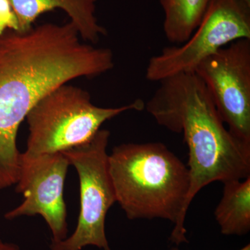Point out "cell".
<instances>
[{
  "mask_svg": "<svg viewBox=\"0 0 250 250\" xmlns=\"http://www.w3.org/2000/svg\"><path fill=\"white\" fill-rule=\"evenodd\" d=\"M73 22L47 23L0 36V190L16 185L21 168L18 131L31 108L60 85L114 67L111 49L81 42Z\"/></svg>",
  "mask_w": 250,
  "mask_h": 250,
  "instance_id": "1",
  "label": "cell"
},
{
  "mask_svg": "<svg viewBox=\"0 0 250 250\" xmlns=\"http://www.w3.org/2000/svg\"><path fill=\"white\" fill-rule=\"evenodd\" d=\"M145 108L156 123L184 135L188 147V203L203 188L250 177V143L225 128L213 97L195 72L161 81Z\"/></svg>",
  "mask_w": 250,
  "mask_h": 250,
  "instance_id": "2",
  "label": "cell"
},
{
  "mask_svg": "<svg viewBox=\"0 0 250 250\" xmlns=\"http://www.w3.org/2000/svg\"><path fill=\"white\" fill-rule=\"evenodd\" d=\"M116 202L129 220L174 224L170 241L188 243L184 223L190 187L188 167L161 143H125L108 155Z\"/></svg>",
  "mask_w": 250,
  "mask_h": 250,
  "instance_id": "3",
  "label": "cell"
},
{
  "mask_svg": "<svg viewBox=\"0 0 250 250\" xmlns=\"http://www.w3.org/2000/svg\"><path fill=\"white\" fill-rule=\"evenodd\" d=\"M144 108L142 100L121 107H99L91 103L85 90L60 85L39 100L26 117L29 134L22 156L34 158L84 144L105 122L124 112Z\"/></svg>",
  "mask_w": 250,
  "mask_h": 250,
  "instance_id": "4",
  "label": "cell"
},
{
  "mask_svg": "<svg viewBox=\"0 0 250 250\" xmlns=\"http://www.w3.org/2000/svg\"><path fill=\"white\" fill-rule=\"evenodd\" d=\"M109 137V131L100 129L88 142L62 151L79 175L81 208L75 231L63 241H51V250H82L90 246L111 250L105 220L116 196L106 152Z\"/></svg>",
  "mask_w": 250,
  "mask_h": 250,
  "instance_id": "5",
  "label": "cell"
},
{
  "mask_svg": "<svg viewBox=\"0 0 250 250\" xmlns=\"http://www.w3.org/2000/svg\"><path fill=\"white\" fill-rule=\"evenodd\" d=\"M245 39H250V5L243 0H211L188 40L166 47L151 57L146 79L159 82L178 74L194 72L200 62L220 49Z\"/></svg>",
  "mask_w": 250,
  "mask_h": 250,
  "instance_id": "6",
  "label": "cell"
},
{
  "mask_svg": "<svg viewBox=\"0 0 250 250\" xmlns=\"http://www.w3.org/2000/svg\"><path fill=\"white\" fill-rule=\"evenodd\" d=\"M194 72L209 90L230 132L250 143V39L225 46Z\"/></svg>",
  "mask_w": 250,
  "mask_h": 250,
  "instance_id": "7",
  "label": "cell"
},
{
  "mask_svg": "<svg viewBox=\"0 0 250 250\" xmlns=\"http://www.w3.org/2000/svg\"><path fill=\"white\" fill-rule=\"evenodd\" d=\"M70 166L62 152L42 154L34 158L21 156V174L16 191L24 200L4 215L6 220L40 215L48 225L52 241L67 237L66 205L63 198L64 184Z\"/></svg>",
  "mask_w": 250,
  "mask_h": 250,
  "instance_id": "8",
  "label": "cell"
},
{
  "mask_svg": "<svg viewBox=\"0 0 250 250\" xmlns=\"http://www.w3.org/2000/svg\"><path fill=\"white\" fill-rule=\"evenodd\" d=\"M19 23V33L30 30L41 14L56 9L63 10L76 26L80 37L97 43L106 30L95 17L98 0H9Z\"/></svg>",
  "mask_w": 250,
  "mask_h": 250,
  "instance_id": "9",
  "label": "cell"
},
{
  "mask_svg": "<svg viewBox=\"0 0 250 250\" xmlns=\"http://www.w3.org/2000/svg\"><path fill=\"white\" fill-rule=\"evenodd\" d=\"M224 184L215 220L225 236H243L250 230V177Z\"/></svg>",
  "mask_w": 250,
  "mask_h": 250,
  "instance_id": "10",
  "label": "cell"
},
{
  "mask_svg": "<svg viewBox=\"0 0 250 250\" xmlns=\"http://www.w3.org/2000/svg\"><path fill=\"white\" fill-rule=\"evenodd\" d=\"M211 0H160L166 39L177 45L188 40L203 19Z\"/></svg>",
  "mask_w": 250,
  "mask_h": 250,
  "instance_id": "11",
  "label": "cell"
},
{
  "mask_svg": "<svg viewBox=\"0 0 250 250\" xmlns=\"http://www.w3.org/2000/svg\"><path fill=\"white\" fill-rule=\"evenodd\" d=\"M8 29L19 32V23L9 0H0V36Z\"/></svg>",
  "mask_w": 250,
  "mask_h": 250,
  "instance_id": "12",
  "label": "cell"
},
{
  "mask_svg": "<svg viewBox=\"0 0 250 250\" xmlns=\"http://www.w3.org/2000/svg\"><path fill=\"white\" fill-rule=\"evenodd\" d=\"M0 250H21L17 244L3 241L0 238Z\"/></svg>",
  "mask_w": 250,
  "mask_h": 250,
  "instance_id": "13",
  "label": "cell"
},
{
  "mask_svg": "<svg viewBox=\"0 0 250 250\" xmlns=\"http://www.w3.org/2000/svg\"><path fill=\"white\" fill-rule=\"evenodd\" d=\"M167 250H179L177 249V248H172V249ZM239 250H250V244L247 245V246L243 247V248H242V249Z\"/></svg>",
  "mask_w": 250,
  "mask_h": 250,
  "instance_id": "14",
  "label": "cell"
},
{
  "mask_svg": "<svg viewBox=\"0 0 250 250\" xmlns=\"http://www.w3.org/2000/svg\"><path fill=\"white\" fill-rule=\"evenodd\" d=\"M243 1L247 3V4L250 5V0H243Z\"/></svg>",
  "mask_w": 250,
  "mask_h": 250,
  "instance_id": "15",
  "label": "cell"
}]
</instances>
